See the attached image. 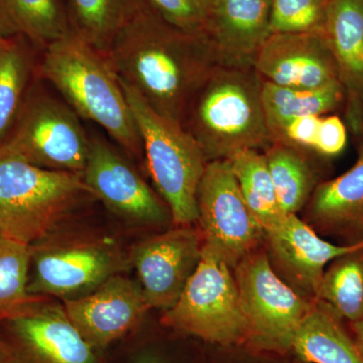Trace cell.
<instances>
[{"label":"cell","mask_w":363,"mask_h":363,"mask_svg":"<svg viewBox=\"0 0 363 363\" xmlns=\"http://www.w3.org/2000/svg\"><path fill=\"white\" fill-rule=\"evenodd\" d=\"M107 57L123 82L178 124L196 91L218 66L206 33L169 25L145 0L117 33Z\"/></svg>","instance_id":"6da1fadb"},{"label":"cell","mask_w":363,"mask_h":363,"mask_svg":"<svg viewBox=\"0 0 363 363\" xmlns=\"http://www.w3.org/2000/svg\"><path fill=\"white\" fill-rule=\"evenodd\" d=\"M38 76L81 119L96 123L131 160L145 164L135 117L107 55L71 32L42 51Z\"/></svg>","instance_id":"7a4b0ae2"},{"label":"cell","mask_w":363,"mask_h":363,"mask_svg":"<svg viewBox=\"0 0 363 363\" xmlns=\"http://www.w3.org/2000/svg\"><path fill=\"white\" fill-rule=\"evenodd\" d=\"M262 87L255 68L217 66L196 91L181 125L207 162L228 160L240 150L264 152L271 147Z\"/></svg>","instance_id":"3957f363"},{"label":"cell","mask_w":363,"mask_h":363,"mask_svg":"<svg viewBox=\"0 0 363 363\" xmlns=\"http://www.w3.org/2000/svg\"><path fill=\"white\" fill-rule=\"evenodd\" d=\"M87 196L82 176L0 152V236L32 245L54 233Z\"/></svg>","instance_id":"277c9868"},{"label":"cell","mask_w":363,"mask_h":363,"mask_svg":"<svg viewBox=\"0 0 363 363\" xmlns=\"http://www.w3.org/2000/svg\"><path fill=\"white\" fill-rule=\"evenodd\" d=\"M143 142V159L157 194L175 225L198 220L197 190L207 161L181 124L157 113L138 91L123 82Z\"/></svg>","instance_id":"5b68a950"},{"label":"cell","mask_w":363,"mask_h":363,"mask_svg":"<svg viewBox=\"0 0 363 363\" xmlns=\"http://www.w3.org/2000/svg\"><path fill=\"white\" fill-rule=\"evenodd\" d=\"M90 135L63 98L33 81L0 152L33 166L82 176Z\"/></svg>","instance_id":"8992f818"},{"label":"cell","mask_w":363,"mask_h":363,"mask_svg":"<svg viewBox=\"0 0 363 363\" xmlns=\"http://www.w3.org/2000/svg\"><path fill=\"white\" fill-rule=\"evenodd\" d=\"M161 322L167 328L213 346L247 343L248 325L233 269L213 248L203 243L197 269Z\"/></svg>","instance_id":"52a82bcc"},{"label":"cell","mask_w":363,"mask_h":363,"mask_svg":"<svg viewBox=\"0 0 363 363\" xmlns=\"http://www.w3.org/2000/svg\"><path fill=\"white\" fill-rule=\"evenodd\" d=\"M30 248L28 292L40 297H81L130 266L116 243L98 236L52 233Z\"/></svg>","instance_id":"ba28073f"},{"label":"cell","mask_w":363,"mask_h":363,"mask_svg":"<svg viewBox=\"0 0 363 363\" xmlns=\"http://www.w3.org/2000/svg\"><path fill=\"white\" fill-rule=\"evenodd\" d=\"M248 325L245 345L286 353L310 311L313 301L298 295L274 271L266 252L255 250L233 269Z\"/></svg>","instance_id":"9c48e42d"},{"label":"cell","mask_w":363,"mask_h":363,"mask_svg":"<svg viewBox=\"0 0 363 363\" xmlns=\"http://www.w3.org/2000/svg\"><path fill=\"white\" fill-rule=\"evenodd\" d=\"M198 220L204 245L231 269L264 241V230L243 199L230 162H208L197 190Z\"/></svg>","instance_id":"30bf717a"},{"label":"cell","mask_w":363,"mask_h":363,"mask_svg":"<svg viewBox=\"0 0 363 363\" xmlns=\"http://www.w3.org/2000/svg\"><path fill=\"white\" fill-rule=\"evenodd\" d=\"M82 178L92 197L128 221L160 224L172 220L171 212L161 196L104 136L90 135Z\"/></svg>","instance_id":"8fae6325"},{"label":"cell","mask_w":363,"mask_h":363,"mask_svg":"<svg viewBox=\"0 0 363 363\" xmlns=\"http://www.w3.org/2000/svg\"><path fill=\"white\" fill-rule=\"evenodd\" d=\"M203 236L179 225L136 243L130 255L149 309H171L201 259Z\"/></svg>","instance_id":"7c38bea8"},{"label":"cell","mask_w":363,"mask_h":363,"mask_svg":"<svg viewBox=\"0 0 363 363\" xmlns=\"http://www.w3.org/2000/svg\"><path fill=\"white\" fill-rule=\"evenodd\" d=\"M267 255L279 278L298 295L316 302L326 267L344 253L363 245H333L322 240L298 215H286L264 231Z\"/></svg>","instance_id":"4fadbf2b"},{"label":"cell","mask_w":363,"mask_h":363,"mask_svg":"<svg viewBox=\"0 0 363 363\" xmlns=\"http://www.w3.org/2000/svg\"><path fill=\"white\" fill-rule=\"evenodd\" d=\"M69 319L94 350L106 347L142 323L149 310L138 281L121 274L92 292L63 301Z\"/></svg>","instance_id":"5bb4252c"},{"label":"cell","mask_w":363,"mask_h":363,"mask_svg":"<svg viewBox=\"0 0 363 363\" xmlns=\"http://www.w3.org/2000/svg\"><path fill=\"white\" fill-rule=\"evenodd\" d=\"M253 68L266 82L294 89H320L340 82L324 33H272Z\"/></svg>","instance_id":"9a60e30c"},{"label":"cell","mask_w":363,"mask_h":363,"mask_svg":"<svg viewBox=\"0 0 363 363\" xmlns=\"http://www.w3.org/2000/svg\"><path fill=\"white\" fill-rule=\"evenodd\" d=\"M47 298L4 323L18 357L28 363H95L94 348L72 323L63 304Z\"/></svg>","instance_id":"2e32d148"},{"label":"cell","mask_w":363,"mask_h":363,"mask_svg":"<svg viewBox=\"0 0 363 363\" xmlns=\"http://www.w3.org/2000/svg\"><path fill=\"white\" fill-rule=\"evenodd\" d=\"M271 0H213L206 11L205 33L218 66L253 68L272 35Z\"/></svg>","instance_id":"e0dca14e"},{"label":"cell","mask_w":363,"mask_h":363,"mask_svg":"<svg viewBox=\"0 0 363 363\" xmlns=\"http://www.w3.org/2000/svg\"><path fill=\"white\" fill-rule=\"evenodd\" d=\"M324 35L345 92L344 123L358 140L363 135V0H330Z\"/></svg>","instance_id":"ac0fdd59"},{"label":"cell","mask_w":363,"mask_h":363,"mask_svg":"<svg viewBox=\"0 0 363 363\" xmlns=\"http://www.w3.org/2000/svg\"><path fill=\"white\" fill-rule=\"evenodd\" d=\"M357 140V160L337 178L321 182L306 205V223L342 245L363 241V135Z\"/></svg>","instance_id":"d6986e66"},{"label":"cell","mask_w":363,"mask_h":363,"mask_svg":"<svg viewBox=\"0 0 363 363\" xmlns=\"http://www.w3.org/2000/svg\"><path fill=\"white\" fill-rule=\"evenodd\" d=\"M345 321L322 303L305 318L294 339L292 352L309 363H363V350Z\"/></svg>","instance_id":"ffe728a7"},{"label":"cell","mask_w":363,"mask_h":363,"mask_svg":"<svg viewBox=\"0 0 363 363\" xmlns=\"http://www.w3.org/2000/svg\"><path fill=\"white\" fill-rule=\"evenodd\" d=\"M71 32L63 0H0L2 38H21L44 51Z\"/></svg>","instance_id":"44dd1931"},{"label":"cell","mask_w":363,"mask_h":363,"mask_svg":"<svg viewBox=\"0 0 363 363\" xmlns=\"http://www.w3.org/2000/svg\"><path fill=\"white\" fill-rule=\"evenodd\" d=\"M262 106L272 136L289 121L307 116H324L338 111L345 104L340 82L315 90L281 87L262 80Z\"/></svg>","instance_id":"7402d4cb"},{"label":"cell","mask_w":363,"mask_h":363,"mask_svg":"<svg viewBox=\"0 0 363 363\" xmlns=\"http://www.w3.org/2000/svg\"><path fill=\"white\" fill-rule=\"evenodd\" d=\"M30 45L21 38L0 40V145L11 133L39 68Z\"/></svg>","instance_id":"603a6c76"},{"label":"cell","mask_w":363,"mask_h":363,"mask_svg":"<svg viewBox=\"0 0 363 363\" xmlns=\"http://www.w3.org/2000/svg\"><path fill=\"white\" fill-rule=\"evenodd\" d=\"M281 211L286 215L304 210L321 182L308 161L307 152L274 143L264 152Z\"/></svg>","instance_id":"cb8c5ba5"},{"label":"cell","mask_w":363,"mask_h":363,"mask_svg":"<svg viewBox=\"0 0 363 363\" xmlns=\"http://www.w3.org/2000/svg\"><path fill=\"white\" fill-rule=\"evenodd\" d=\"M143 0H66L71 30L98 51L112 43Z\"/></svg>","instance_id":"d4e9b609"},{"label":"cell","mask_w":363,"mask_h":363,"mask_svg":"<svg viewBox=\"0 0 363 363\" xmlns=\"http://www.w3.org/2000/svg\"><path fill=\"white\" fill-rule=\"evenodd\" d=\"M316 302L346 323L363 319V245L336 257L325 269Z\"/></svg>","instance_id":"484cf974"},{"label":"cell","mask_w":363,"mask_h":363,"mask_svg":"<svg viewBox=\"0 0 363 363\" xmlns=\"http://www.w3.org/2000/svg\"><path fill=\"white\" fill-rule=\"evenodd\" d=\"M243 199L264 230L285 218L264 152L240 150L229 157Z\"/></svg>","instance_id":"4316f807"},{"label":"cell","mask_w":363,"mask_h":363,"mask_svg":"<svg viewBox=\"0 0 363 363\" xmlns=\"http://www.w3.org/2000/svg\"><path fill=\"white\" fill-rule=\"evenodd\" d=\"M30 274V245L0 236V323L44 298L28 292Z\"/></svg>","instance_id":"83f0119b"},{"label":"cell","mask_w":363,"mask_h":363,"mask_svg":"<svg viewBox=\"0 0 363 363\" xmlns=\"http://www.w3.org/2000/svg\"><path fill=\"white\" fill-rule=\"evenodd\" d=\"M330 0H271L272 33H324Z\"/></svg>","instance_id":"f1b7e54d"},{"label":"cell","mask_w":363,"mask_h":363,"mask_svg":"<svg viewBox=\"0 0 363 363\" xmlns=\"http://www.w3.org/2000/svg\"><path fill=\"white\" fill-rule=\"evenodd\" d=\"M160 16L182 30L205 33L206 11L199 0H145Z\"/></svg>","instance_id":"f546056e"},{"label":"cell","mask_w":363,"mask_h":363,"mask_svg":"<svg viewBox=\"0 0 363 363\" xmlns=\"http://www.w3.org/2000/svg\"><path fill=\"white\" fill-rule=\"evenodd\" d=\"M321 117L307 116L292 119L272 136V143H284L305 152H314Z\"/></svg>","instance_id":"4dcf8cb0"},{"label":"cell","mask_w":363,"mask_h":363,"mask_svg":"<svg viewBox=\"0 0 363 363\" xmlns=\"http://www.w3.org/2000/svg\"><path fill=\"white\" fill-rule=\"evenodd\" d=\"M347 126L337 116H324L320 121L314 152L325 157L337 156L347 143Z\"/></svg>","instance_id":"1f68e13d"},{"label":"cell","mask_w":363,"mask_h":363,"mask_svg":"<svg viewBox=\"0 0 363 363\" xmlns=\"http://www.w3.org/2000/svg\"><path fill=\"white\" fill-rule=\"evenodd\" d=\"M222 348L225 352V362L223 363H286V357L289 353L253 350L247 345L227 346ZM295 363L309 362H303L296 357Z\"/></svg>","instance_id":"d6a6232c"},{"label":"cell","mask_w":363,"mask_h":363,"mask_svg":"<svg viewBox=\"0 0 363 363\" xmlns=\"http://www.w3.org/2000/svg\"><path fill=\"white\" fill-rule=\"evenodd\" d=\"M16 357L13 344L0 330V363H11Z\"/></svg>","instance_id":"836d02e7"},{"label":"cell","mask_w":363,"mask_h":363,"mask_svg":"<svg viewBox=\"0 0 363 363\" xmlns=\"http://www.w3.org/2000/svg\"><path fill=\"white\" fill-rule=\"evenodd\" d=\"M350 326L358 343H359L363 350V319L362 321L357 322V323L350 324Z\"/></svg>","instance_id":"e575fe53"},{"label":"cell","mask_w":363,"mask_h":363,"mask_svg":"<svg viewBox=\"0 0 363 363\" xmlns=\"http://www.w3.org/2000/svg\"><path fill=\"white\" fill-rule=\"evenodd\" d=\"M136 363H167L161 357H155V355H145L140 357Z\"/></svg>","instance_id":"d590c367"},{"label":"cell","mask_w":363,"mask_h":363,"mask_svg":"<svg viewBox=\"0 0 363 363\" xmlns=\"http://www.w3.org/2000/svg\"><path fill=\"white\" fill-rule=\"evenodd\" d=\"M200 4H202L203 7H204L205 11H207L208 7L211 6L212 2H213V0H199Z\"/></svg>","instance_id":"8d00e7d4"},{"label":"cell","mask_w":363,"mask_h":363,"mask_svg":"<svg viewBox=\"0 0 363 363\" xmlns=\"http://www.w3.org/2000/svg\"><path fill=\"white\" fill-rule=\"evenodd\" d=\"M13 363H23V362H18V360H16V362H14Z\"/></svg>","instance_id":"74e56055"},{"label":"cell","mask_w":363,"mask_h":363,"mask_svg":"<svg viewBox=\"0 0 363 363\" xmlns=\"http://www.w3.org/2000/svg\"><path fill=\"white\" fill-rule=\"evenodd\" d=\"M1 39H2V37H1V35H0V40H1Z\"/></svg>","instance_id":"f35d334b"}]
</instances>
